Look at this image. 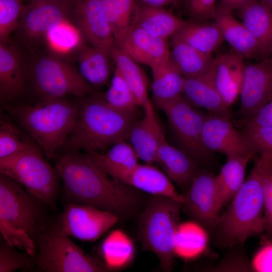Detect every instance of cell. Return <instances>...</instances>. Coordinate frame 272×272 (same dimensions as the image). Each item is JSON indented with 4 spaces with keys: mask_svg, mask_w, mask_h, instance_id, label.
Listing matches in <instances>:
<instances>
[{
    "mask_svg": "<svg viewBox=\"0 0 272 272\" xmlns=\"http://www.w3.org/2000/svg\"><path fill=\"white\" fill-rule=\"evenodd\" d=\"M58 225L42 227L35 241V265L44 272H101L107 266L86 253Z\"/></svg>",
    "mask_w": 272,
    "mask_h": 272,
    "instance_id": "obj_9",
    "label": "cell"
},
{
    "mask_svg": "<svg viewBox=\"0 0 272 272\" xmlns=\"http://www.w3.org/2000/svg\"><path fill=\"white\" fill-rule=\"evenodd\" d=\"M26 64L28 82L40 100L73 95L84 98L93 93V87L77 69L52 53L35 54Z\"/></svg>",
    "mask_w": 272,
    "mask_h": 272,
    "instance_id": "obj_7",
    "label": "cell"
},
{
    "mask_svg": "<svg viewBox=\"0 0 272 272\" xmlns=\"http://www.w3.org/2000/svg\"><path fill=\"white\" fill-rule=\"evenodd\" d=\"M216 176L206 171H198L184 195L182 207L189 216L212 232L220 218Z\"/></svg>",
    "mask_w": 272,
    "mask_h": 272,
    "instance_id": "obj_14",
    "label": "cell"
},
{
    "mask_svg": "<svg viewBox=\"0 0 272 272\" xmlns=\"http://www.w3.org/2000/svg\"><path fill=\"white\" fill-rule=\"evenodd\" d=\"M202 140L208 151L223 153L227 157L256 155L243 133L234 128L230 117L224 115L212 112L206 115Z\"/></svg>",
    "mask_w": 272,
    "mask_h": 272,
    "instance_id": "obj_17",
    "label": "cell"
},
{
    "mask_svg": "<svg viewBox=\"0 0 272 272\" xmlns=\"http://www.w3.org/2000/svg\"><path fill=\"white\" fill-rule=\"evenodd\" d=\"M158 162L167 176L181 188H188L198 171L197 162L184 150L170 145L165 138L157 154Z\"/></svg>",
    "mask_w": 272,
    "mask_h": 272,
    "instance_id": "obj_24",
    "label": "cell"
},
{
    "mask_svg": "<svg viewBox=\"0 0 272 272\" xmlns=\"http://www.w3.org/2000/svg\"><path fill=\"white\" fill-rule=\"evenodd\" d=\"M268 57H272V48L271 49V50H270V53H269V56Z\"/></svg>",
    "mask_w": 272,
    "mask_h": 272,
    "instance_id": "obj_51",
    "label": "cell"
},
{
    "mask_svg": "<svg viewBox=\"0 0 272 272\" xmlns=\"http://www.w3.org/2000/svg\"><path fill=\"white\" fill-rule=\"evenodd\" d=\"M243 59L233 51L215 58L216 85L229 107L241 93L245 66Z\"/></svg>",
    "mask_w": 272,
    "mask_h": 272,
    "instance_id": "obj_23",
    "label": "cell"
},
{
    "mask_svg": "<svg viewBox=\"0 0 272 272\" xmlns=\"http://www.w3.org/2000/svg\"><path fill=\"white\" fill-rule=\"evenodd\" d=\"M246 121L272 127V99Z\"/></svg>",
    "mask_w": 272,
    "mask_h": 272,
    "instance_id": "obj_46",
    "label": "cell"
},
{
    "mask_svg": "<svg viewBox=\"0 0 272 272\" xmlns=\"http://www.w3.org/2000/svg\"><path fill=\"white\" fill-rule=\"evenodd\" d=\"M242 23L259 47L261 59L272 48V9L261 0H255L240 10Z\"/></svg>",
    "mask_w": 272,
    "mask_h": 272,
    "instance_id": "obj_27",
    "label": "cell"
},
{
    "mask_svg": "<svg viewBox=\"0 0 272 272\" xmlns=\"http://www.w3.org/2000/svg\"><path fill=\"white\" fill-rule=\"evenodd\" d=\"M115 43L122 47L132 25L134 0H101Z\"/></svg>",
    "mask_w": 272,
    "mask_h": 272,
    "instance_id": "obj_32",
    "label": "cell"
},
{
    "mask_svg": "<svg viewBox=\"0 0 272 272\" xmlns=\"http://www.w3.org/2000/svg\"><path fill=\"white\" fill-rule=\"evenodd\" d=\"M37 145L0 158V173L17 181L43 202L53 207L60 178L54 167L45 160Z\"/></svg>",
    "mask_w": 272,
    "mask_h": 272,
    "instance_id": "obj_8",
    "label": "cell"
},
{
    "mask_svg": "<svg viewBox=\"0 0 272 272\" xmlns=\"http://www.w3.org/2000/svg\"><path fill=\"white\" fill-rule=\"evenodd\" d=\"M135 113L117 110L103 98L93 96L79 102L74 127L63 148L66 152H98L128 139Z\"/></svg>",
    "mask_w": 272,
    "mask_h": 272,
    "instance_id": "obj_2",
    "label": "cell"
},
{
    "mask_svg": "<svg viewBox=\"0 0 272 272\" xmlns=\"http://www.w3.org/2000/svg\"><path fill=\"white\" fill-rule=\"evenodd\" d=\"M222 5L233 10V9L241 10L255 0H220Z\"/></svg>",
    "mask_w": 272,
    "mask_h": 272,
    "instance_id": "obj_47",
    "label": "cell"
},
{
    "mask_svg": "<svg viewBox=\"0 0 272 272\" xmlns=\"http://www.w3.org/2000/svg\"><path fill=\"white\" fill-rule=\"evenodd\" d=\"M35 265V258L26 252H20L4 239L0 243V272L30 269Z\"/></svg>",
    "mask_w": 272,
    "mask_h": 272,
    "instance_id": "obj_42",
    "label": "cell"
},
{
    "mask_svg": "<svg viewBox=\"0 0 272 272\" xmlns=\"http://www.w3.org/2000/svg\"><path fill=\"white\" fill-rule=\"evenodd\" d=\"M255 156L262 184L263 232L272 240V160Z\"/></svg>",
    "mask_w": 272,
    "mask_h": 272,
    "instance_id": "obj_38",
    "label": "cell"
},
{
    "mask_svg": "<svg viewBox=\"0 0 272 272\" xmlns=\"http://www.w3.org/2000/svg\"><path fill=\"white\" fill-rule=\"evenodd\" d=\"M255 155L248 154L227 157L226 163L216 176L217 203L220 211L231 201L242 185L247 164Z\"/></svg>",
    "mask_w": 272,
    "mask_h": 272,
    "instance_id": "obj_28",
    "label": "cell"
},
{
    "mask_svg": "<svg viewBox=\"0 0 272 272\" xmlns=\"http://www.w3.org/2000/svg\"><path fill=\"white\" fill-rule=\"evenodd\" d=\"M39 199L0 173V231L9 245L34 256L35 240L43 226Z\"/></svg>",
    "mask_w": 272,
    "mask_h": 272,
    "instance_id": "obj_5",
    "label": "cell"
},
{
    "mask_svg": "<svg viewBox=\"0 0 272 272\" xmlns=\"http://www.w3.org/2000/svg\"><path fill=\"white\" fill-rule=\"evenodd\" d=\"M239 114L246 121L272 99V57L245 65Z\"/></svg>",
    "mask_w": 272,
    "mask_h": 272,
    "instance_id": "obj_15",
    "label": "cell"
},
{
    "mask_svg": "<svg viewBox=\"0 0 272 272\" xmlns=\"http://www.w3.org/2000/svg\"><path fill=\"white\" fill-rule=\"evenodd\" d=\"M171 39L184 42L209 55L219 47L224 40L215 22L208 24L188 23L171 36Z\"/></svg>",
    "mask_w": 272,
    "mask_h": 272,
    "instance_id": "obj_30",
    "label": "cell"
},
{
    "mask_svg": "<svg viewBox=\"0 0 272 272\" xmlns=\"http://www.w3.org/2000/svg\"><path fill=\"white\" fill-rule=\"evenodd\" d=\"M23 135L20 128L10 120L1 116L0 120V158L6 157L35 145Z\"/></svg>",
    "mask_w": 272,
    "mask_h": 272,
    "instance_id": "obj_37",
    "label": "cell"
},
{
    "mask_svg": "<svg viewBox=\"0 0 272 272\" xmlns=\"http://www.w3.org/2000/svg\"><path fill=\"white\" fill-rule=\"evenodd\" d=\"M79 102L66 97L8 107L9 112L48 159L63 148L77 118Z\"/></svg>",
    "mask_w": 272,
    "mask_h": 272,
    "instance_id": "obj_3",
    "label": "cell"
},
{
    "mask_svg": "<svg viewBox=\"0 0 272 272\" xmlns=\"http://www.w3.org/2000/svg\"><path fill=\"white\" fill-rule=\"evenodd\" d=\"M272 9V0H261Z\"/></svg>",
    "mask_w": 272,
    "mask_h": 272,
    "instance_id": "obj_50",
    "label": "cell"
},
{
    "mask_svg": "<svg viewBox=\"0 0 272 272\" xmlns=\"http://www.w3.org/2000/svg\"><path fill=\"white\" fill-rule=\"evenodd\" d=\"M166 114L181 148L196 162H205L212 152L204 146L202 132L206 115L181 95L157 105Z\"/></svg>",
    "mask_w": 272,
    "mask_h": 272,
    "instance_id": "obj_10",
    "label": "cell"
},
{
    "mask_svg": "<svg viewBox=\"0 0 272 272\" xmlns=\"http://www.w3.org/2000/svg\"><path fill=\"white\" fill-rule=\"evenodd\" d=\"M122 48L138 63L154 71L166 64L170 51L167 39L155 37L132 24Z\"/></svg>",
    "mask_w": 272,
    "mask_h": 272,
    "instance_id": "obj_18",
    "label": "cell"
},
{
    "mask_svg": "<svg viewBox=\"0 0 272 272\" xmlns=\"http://www.w3.org/2000/svg\"><path fill=\"white\" fill-rule=\"evenodd\" d=\"M92 160L109 176L125 184L150 193L171 198L183 203L184 196L179 194L170 179L161 170L151 164H140L132 169L108 163L94 154Z\"/></svg>",
    "mask_w": 272,
    "mask_h": 272,
    "instance_id": "obj_12",
    "label": "cell"
},
{
    "mask_svg": "<svg viewBox=\"0 0 272 272\" xmlns=\"http://www.w3.org/2000/svg\"><path fill=\"white\" fill-rule=\"evenodd\" d=\"M252 270L258 272H272V240L262 235L260 246L251 262Z\"/></svg>",
    "mask_w": 272,
    "mask_h": 272,
    "instance_id": "obj_44",
    "label": "cell"
},
{
    "mask_svg": "<svg viewBox=\"0 0 272 272\" xmlns=\"http://www.w3.org/2000/svg\"><path fill=\"white\" fill-rule=\"evenodd\" d=\"M102 250L107 266L119 267L126 265L133 256V244L121 231L113 232L104 241Z\"/></svg>",
    "mask_w": 272,
    "mask_h": 272,
    "instance_id": "obj_36",
    "label": "cell"
},
{
    "mask_svg": "<svg viewBox=\"0 0 272 272\" xmlns=\"http://www.w3.org/2000/svg\"><path fill=\"white\" fill-rule=\"evenodd\" d=\"M217 0H187V7L190 15L195 20L205 21L214 18Z\"/></svg>",
    "mask_w": 272,
    "mask_h": 272,
    "instance_id": "obj_45",
    "label": "cell"
},
{
    "mask_svg": "<svg viewBox=\"0 0 272 272\" xmlns=\"http://www.w3.org/2000/svg\"><path fill=\"white\" fill-rule=\"evenodd\" d=\"M49 1L70 4H72V5H74V3L76 1V0H49Z\"/></svg>",
    "mask_w": 272,
    "mask_h": 272,
    "instance_id": "obj_49",
    "label": "cell"
},
{
    "mask_svg": "<svg viewBox=\"0 0 272 272\" xmlns=\"http://www.w3.org/2000/svg\"><path fill=\"white\" fill-rule=\"evenodd\" d=\"M263 201L261 176L256 161L226 212L213 231L215 243L222 248L243 244L263 233Z\"/></svg>",
    "mask_w": 272,
    "mask_h": 272,
    "instance_id": "obj_4",
    "label": "cell"
},
{
    "mask_svg": "<svg viewBox=\"0 0 272 272\" xmlns=\"http://www.w3.org/2000/svg\"><path fill=\"white\" fill-rule=\"evenodd\" d=\"M73 6L49 0H29L24 5L16 31L29 43L45 38L51 30L71 18Z\"/></svg>",
    "mask_w": 272,
    "mask_h": 272,
    "instance_id": "obj_13",
    "label": "cell"
},
{
    "mask_svg": "<svg viewBox=\"0 0 272 272\" xmlns=\"http://www.w3.org/2000/svg\"><path fill=\"white\" fill-rule=\"evenodd\" d=\"M188 23L163 8L135 2L132 24L155 37L167 39Z\"/></svg>",
    "mask_w": 272,
    "mask_h": 272,
    "instance_id": "obj_25",
    "label": "cell"
},
{
    "mask_svg": "<svg viewBox=\"0 0 272 272\" xmlns=\"http://www.w3.org/2000/svg\"><path fill=\"white\" fill-rule=\"evenodd\" d=\"M207 236L198 224L191 222L180 223L178 227L174 245V253L189 259L200 254L205 249Z\"/></svg>",
    "mask_w": 272,
    "mask_h": 272,
    "instance_id": "obj_34",
    "label": "cell"
},
{
    "mask_svg": "<svg viewBox=\"0 0 272 272\" xmlns=\"http://www.w3.org/2000/svg\"><path fill=\"white\" fill-rule=\"evenodd\" d=\"M116 215L92 206L67 202L58 222L66 235L83 241L99 238L117 223Z\"/></svg>",
    "mask_w": 272,
    "mask_h": 272,
    "instance_id": "obj_11",
    "label": "cell"
},
{
    "mask_svg": "<svg viewBox=\"0 0 272 272\" xmlns=\"http://www.w3.org/2000/svg\"><path fill=\"white\" fill-rule=\"evenodd\" d=\"M142 107L144 117L135 122L128 139L139 159L151 164L156 162L159 146L165 137L150 100L148 99Z\"/></svg>",
    "mask_w": 272,
    "mask_h": 272,
    "instance_id": "obj_20",
    "label": "cell"
},
{
    "mask_svg": "<svg viewBox=\"0 0 272 272\" xmlns=\"http://www.w3.org/2000/svg\"><path fill=\"white\" fill-rule=\"evenodd\" d=\"M77 69L84 80L93 87H100L108 81L111 73L109 53L86 42L76 49Z\"/></svg>",
    "mask_w": 272,
    "mask_h": 272,
    "instance_id": "obj_26",
    "label": "cell"
},
{
    "mask_svg": "<svg viewBox=\"0 0 272 272\" xmlns=\"http://www.w3.org/2000/svg\"><path fill=\"white\" fill-rule=\"evenodd\" d=\"M182 207V202L171 198L153 195L140 218L138 238L142 249L156 254L166 271L172 269Z\"/></svg>",
    "mask_w": 272,
    "mask_h": 272,
    "instance_id": "obj_6",
    "label": "cell"
},
{
    "mask_svg": "<svg viewBox=\"0 0 272 272\" xmlns=\"http://www.w3.org/2000/svg\"><path fill=\"white\" fill-rule=\"evenodd\" d=\"M71 18L86 42L109 53L115 43L101 0H76Z\"/></svg>",
    "mask_w": 272,
    "mask_h": 272,
    "instance_id": "obj_16",
    "label": "cell"
},
{
    "mask_svg": "<svg viewBox=\"0 0 272 272\" xmlns=\"http://www.w3.org/2000/svg\"><path fill=\"white\" fill-rule=\"evenodd\" d=\"M55 168L67 202L95 207L119 218L132 214L139 204L140 196L134 190L111 180L87 154L65 153L57 159Z\"/></svg>",
    "mask_w": 272,
    "mask_h": 272,
    "instance_id": "obj_1",
    "label": "cell"
},
{
    "mask_svg": "<svg viewBox=\"0 0 272 272\" xmlns=\"http://www.w3.org/2000/svg\"><path fill=\"white\" fill-rule=\"evenodd\" d=\"M169 60L185 78L198 76L213 64L212 55L204 53L180 41L172 39Z\"/></svg>",
    "mask_w": 272,
    "mask_h": 272,
    "instance_id": "obj_29",
    "label": "cell"
},
{
    "mask_svg": "<svg viewBox=\"0 0 272 272\" xmlns=\"http://www.w3.org/2000/svg\"><path fill=\"white\" fill-rule=\"evenodd\" d=\"M152 72L153 97L157 105L181 94L185 78L169 59L166 64Z\"/></svg>",
    "mask_w": 272,
    "mask_h": 272,
    "instance_id": "obj_33",
    "label": "cell"
},
{
    "mask_svg": "<svg viewBox=\"0 0 272 272\" xmlns=\"http://www.w3.org/2000/svg\"><path fill=\"white\" fill-rule=\"evenodd\" d=\"M141 3L149 7L154 8H163L170 5L177 0H140Z\"/></svg>",
    "mask_w": 272,
    "mask_h": 272,
    "instance_id": "obj_48",
    "label": "cell"
},
{
    "mask_svg": "<svg viewBox=\"0 0 272 272\" xmlns=\"http://www.w3.org/2000/svg\"><path fill=\"white\" fill-rule=\"evenodd\" d=\"M115 67L120 72L134 95L139 106L149 99L148 81L142 69L121 47L115 44L109 52Z\"/></svg>",
    "mask_w": 272,
    "mask_h": 272,
    "instance_id": "obj_31",
    "label": "cell"
},
{
    "mask_svg": "<svg viewBox=\"0 0 272 272\" xmlns=\"http://www.w3.org/2000/svg\"><path fill=\"white\" fill-rule=\"evenodd\" d=\"M28 82L26 60L16 47L0 43V97L2 102L18 98Z\"/></svg>",
    "mask_w": 272,
    "mask_h": 272,
    "instance_id": "obj_21",
    "label": "cell"
},
{
    "mask_svg": "<svg viewBox=\"0 0 272 272\" xmlns=\"http://www.w3.org/2000/svg\"><path fill=\"white\" fill-rule=\"evenodd\" d=\"M232 11L223 5L216 8L214 19L224 40L230 44L233 51L243 58L261 59V52L255 39L244 24L234 17Z\"/></svg>",
    "mask_w": 272,
    "mask_h": 272,
    "instance_id": "obj_22",
    "label": "cell"
},
{
    "mask_svg": "<svg viewBox=\"0 0 272 272\" xmlns=\"http://www.w3.org/2000/svg\"><path fill=\"white\" fill-rule=\"evenodd\" d=\"M24 5L23 0H0V43H8L17 29Z\"/></svg>",
    "mask_w": 272,
    "mask_h": 272,
    "instance_id": "obj_41",
    "label": "cell"
},
{
    "mask_svg": "<svg viewBox=\"0 0 272 272\" xmlns=\"http://www.w3.org/2000/svg\"><path fill=\"white\" fill-rule=\"evenodd\" d=\"M100 159L110 164L132 169L137 166L139 157L131 143L125 141L112 145L106 153L94 152Z\"/></svg>",
    "mask_w": 272,
    "mask_h": 272,
    "instance_id": "obj_43",
    "label": "cell"
},
{
    "mask_svg": "<svg viewBox=\"0 0 272 272\" xmlns=\"http://www.w3.org/2000/svg\"><path fill=\"white\" fill-rule=\"evenodd\" d=\"M103 98L112 107L127 113H135L139 106L126 81L116 67L110 86Z\"/></svg>",
    "mask_w": 272,
    "mask_h": 272,
    "instance_id": "obj_35",
    "label": "cell"
},
{
    "mask_svg": "<svg viewBox=\"0 0 272 272\" xmlns=\"http://www.w3.org/2000/svg\"><path fill=\"white\" fill-rule=\"evenodd\" d=\"M67 22L53 28L45 37L51 48L59 52L75 50L79 45L85 42L82 37L79 38V31H76Z\"/></svg>",
    "mask_w": 272,
    "mask_h": 272,
    "instance_id": "obj_40",
    "label": "cell"
},
{
    "mask_svg": "<svg viewBox=\"0 0 272 272\" xmlns=\"http://www.w3.org/2000/svg\"><path fill=\"white\" fill-rule=\"evenodd\" d=\"M181 95L195 107L230 117V107L225 103L216 85L215 58L212 66L203 73L185 78Z\"/></svg>",
    "mask_w": 272,
    "mask_h": 272,
    "instance_id": "obj_19",
    "label": "cell"
},
{
    "mask_svg": "<svg viewBox=\"0 0 272 272\" xmlns=\"http://www.w3.org/2000/svg\"><path fill=\"white\" fill-rule=\"evenodd\" d=\"M242 132L256 154L272 160V127L246 121Z\"/></svg>",
    "mask_w": 272,
    "mask_h": 272,
    "instance_id": "obj_39",
    "label": "cell"
}]
</instances>
